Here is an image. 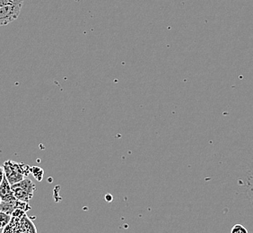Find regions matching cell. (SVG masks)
I'll use <instances>...</instances> for the list:
<instances>
[{
  "mask_svg": "<svg viewBox=\"0 0 253 233\" xmlns=\"http://www.w3.org/2000/svg\"><path fill=\"white\" fill-rule=\"evenodd\" d=\"M25 0H0V25L5 26L19 17Z\"/></svg>",
  "mask_w": 253,
  "mask_h": 233,
  "instance_id": "6da1fadb",
  "label": "cell"
},
{
  "mask_svg": "<svg viewBox=\"0 0 253 233\" xmlns=\"http://www.w3.org/2000/svg\"><path fill=\"white\" fill-rule=\"evenodd\" d=\"M4 171L6 179L9 181L11 186L16 184L20 181L25 180V177L31 173L32 168L25 163L15 162L13 160H6L1 167Z\"/></svg>",
  "mask_w": 253,
  "mask_h": 233,
  "instance_id": "7a4b0ae2",
  "label": "cell"
},
{
  "mask_svg": "<svg viewBox=\"0 0 253 233\" xmlns=\"http://www.w3.org/2000/svg\"><path fill=\"white\" fill-rule=\"evenodd\" d=\"M12 190L16 199L29 203L34 196V193L36 190V186L34 182L29 179H26L20 181L18 183L12 185Z\"/></svg>",
  "mask_w": 253,
  "mask_h": 233,
  "instance_id": "3957f363",
  "label": "cell"
},
{
  "mask_svg": "<svg viewBox=\"0 0 253 233\" xmlns=\"http://www.w3.org/2000/svg\"><path fill=\"white\" fill-rule=\"evenodd\" d=\"M0 198H1V201H5V202L16 200L14 191L12 190V186L10 184L8 180L6 179L3 170H2V180H1V184H0Z\"/></svg>",
  "mask_w": 253,
  "mask_h": 233,
  "instance_id": "277c9868",
  "label": "cell"
},
{
  "mask_svg": "<svg viewBox=\"0 0 253 233\" xmlns=\"http://www.w3.org/2000/svg\"><path fill=\"white\" fill-rule=\"evenodd\" d=\"M12 215L5 214L4 212H0V225H1V230L4 232L5 228L9 224L11 220H12Z\"/></svg>",
  "mask_w": 253,
  "mask_h": 233,
  "instance_id": "5b68a950",
  "label": "cell"
},
{
  "mask_svg": "<svg viewBox=\"0 0 253 233\" xmlns=\"http://www.w3.org/2000/svg\"><path fill=\"white\" fill-rule=\"evenodd\" d=\"M231 233H249L248 230L242 224H236L233 226L231 230Z\"/></svg>",
  "mask_w": 253,
  "mask_h": 233,
  "instance_id": "8992f818",
  "label": "cell"
},
{
  "mask_svg": "<svg viewBox=\"0 0 253 233\" xmlns=\"http://www.w3.org/2000/svg\"><path fill=\"white\" fill-rule=\"evenodd\" d=\"M25 215H26V212L20 208L16 209L15 212L13 213V214H12V216H13V217L19 219H22V217H23V216H25Z\"/></svg>",
  "mask_w": 253,
  "mask_h": 233,
  "instance_id": "52a82bcc",
  "label": "cell"
},
{
  "mask_svg": "<svg viewBox=\"0 0 253 233\" xmlns=\"http://www.w3.org/2000/svg\"><path fill=\"white\" fill-rule=\"evenodd\" d=\"M105 198H106V200H108V198H109V201H110V202H111V200H112V196H111V195H110V194H107V195H106V197H105Z\"/></svg>",
  "mask_w": 253,
  "mask_h": 233,
  "instance_id": "ba28073f",
  "label": "cell"
}]
</instances>
